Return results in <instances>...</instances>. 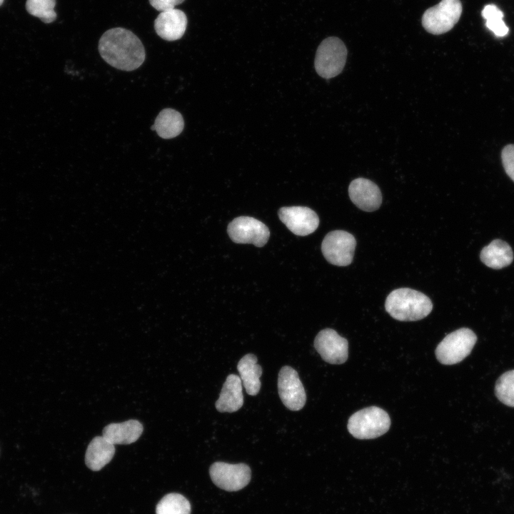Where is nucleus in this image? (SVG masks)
<instances>
[{"label":"nucleus","mask_w":514,"mask_h":514,"mask_svg":"<svg viewBox=\"0 0 514 514\" xmlns=\"http://www.w3.org/2000/svg\"><path fill=\"white\" fill-rule=\"evenodd\" d=\"M99 51L110 66L126 71L140 67L146 57L141 40L131 31L121 27L103 34L99 42Z\"/></svg>","instance_id":"1"},{"label":"nucleus","mask_w":514,"mask_h":514,"mask_svg":"<svg viewBox=\"0 0 514 514\" xmlns=\"http://www.w3.org/2000/svg\"><path fill=\"white\" fill-rule=\"evenodd\" d=\"M386 311L395 320L415 321L425 318L433 309L430 299L424 293L408 288L393 290L386 300Z\"/></svg>","instance_id":"2"},{"label":"nucleus","mask_w":514,"mask_h":514,"mask_svg":"<svg viewBox=\"0 0 514 514\" xmlns=\"http://www.w3.org/2000/svg\"><path fill=\"white\" fill-rule=\"evenodd\" d=\"M390 419L382 408L371 406L353 413L348 421L349 433L358 439H373L386 433Z\"/></svg>","instance_id":"3"},{"label":"nucleus","mask_w":514,"mask_h":514,"mask_svg":"<svg viewBox=\"0 0 514 514\" xmlns=\"http://www.w3.org/2000/svg\"><path fill=\"white\" fill-rule=\"evenodd\" d=\"M347 49L337 37L324 39L316 51L314 66L319 76L331 79L338 75L343 69L347 59Z\"/></svg>","instance_id":"4"},{"label":"nucleus","mask_w":514,"mask_h":514,"mask_svg":"<svg viewBox=\"0 0 514 514\" xmlns=\"http://www.w3.org/2000/svg\"><path fill=\"white\" fill-rule=\"evenodd\" d=\"M476 341L477 336L472 330L461 328L443 339L435 349V356L444 365L458 363L470 353Z\"/></svg>","instance_id":"5"},{"label":"nucleus","mask_w":514,"mask_h":514,"mask_svg":"<svg viewBox=\"0 0 514 514\" xmlns=\"http://www.w3.org/2000/svg\"><path fill=\"white\" fill-rule=\"evenodd\" d=\"M462 11V4L460 0H442L424 12L422 16V25L428 33L432 34L446 33L458 21Z\"/></svg>","instance_id":"6"},{"label":"nucleus","mask_w":514,"mask_h":514,"mask_svg":"<svg viewBox=\"0 0 514 514\" xmlns=\"http://www.w3.org/2000/svg\"><path fill=\"white\" fill-rule=\"evenodd\" d=\"M356 246L354 236L350 233L336 230L329 232L323 240L321 251L330 263L346 266L351 263Z\"/></svg>","instance_id":"7"},{"label":"nucleus","mask_w":514,"mask_h":514,"mask_svg":"<svg viewBox=\"0 0 514 514\" xmlns=\"http://www.w3.org/2000/svg\"><path fill=\"white\" fill-rule=\"evenodd\" d=\"M213 483L226 491H238L246 487L251 480V471L245 463L230 464L215 462L209 469Z\"/></svg>","instance_id":"8"},{"label":"nucleus","mask_w":514,"mask_h":514,"mask_svg":"<svg viewBox=\"0 0 514 514\" xmlns=\"http://www.w3.org/2000/svg\"><path fill=\"white\" fill-rule=\"evenodd\" d=\"M228 233L236 243H252L263 246L270 236L268 228L261 221L249 216L234 218L228 226Z\"/></svg>","instance_id":"9"},{"label":"nucleus","mask_w":514,"mask_h":514,"mask_svg":"<svg viewBox=\"0 0 514 514\" xmlns=\"http://www.w3.org/2000/svg\"><path fill=\"white\" fill-rule=\"evenodd\" d=\"M278 389L279 397L287 408L298 410L303 408L306 395L295 369L288 366L281 368L278 373Z\"/></svg>","instance_id":"10"},{"label":"nucleus","mask_w":514,"mask_h":514,"mask_svg":"<svg viewBox=\"0 0 514 514\" xmlns=\"http://www.w3.org/2000/svg\"><path fill=\"white\" fill-rule=\"evenodd\" d=\"M314 347L327 363L342 364L348 359V341L333 329L321 331L315 338Z\"/></svg>","instance_id":"11"},{"label":"nucleus","mask_w":514,"mask_h":514,"mask_svg":"<svg viewBox=\"0 0 514 514\" xmlns=\"http://www.w3.org/2000/svg\"><path fill=\"white\" fill-rule=\"evenodd\" d=\"M278 216L286 226L297 236L311 234L319 225L318 215L308 207H282L278 211Z\"/></svg>","instance_id":"12"},{"label":"nucleus","mask_w":514,"mask_h":514,"mask_svg":"<svg viewBox=\"0 0 514 514\" xmlns=\"http://www.w3.org/2000/svg\"><path fill=\"white\" fill-rule=\"evenodd\" d=\"M351 201L364 211H374L382 203V195L378 186L369 179L358 178L351 181L348 187Z\"/></svg>","instance_id":"13"},{"label":"nucleus","mask_w":514,"mask_h":514,"mask_svg":"<svg viewBox=\"0 0 514 514\" xmlns=\"http://www.w3.org/2000/svg\"><path fill=\"white\" fill-rule=\"evenodd\" d=\"M187 23L183 11L172 9L160 12L154 21V29L161 39L172 41L183 36Z\"/></svg>","instance_id":"14"},{"label":"nucleus","mask_w":514,"mask_h":514,"mask_svg":"<svg viewBox=\"0 0 514 514\" xmlns=\"http://www.w3.org/2000/svg\"><path fill=\"white\" fill-rule=\"evenodd\" d=\"M243 404L241 380L238 376L230 374L223 385L216 408L221 413H233L239 410Z\"/></svg>","instance_id":"15"},{"label":"nucleus","mask_w":514,"mask_h":514,"mask_svg":"<svg viewBox=\"0 0 514 514\" xmlns=\"http://www.w3.org/2000/svg\"><path fill=\"white\" fill-rule=\"evenodd\" d=\"M143 425L137 420L110 423L103 429V436L114 445H128L136 442L143 432Z\"/></svg>","instance_id":"16"},{"label":"nucleus","mask_w":514,"mask_h":514,"mask_svg":"<svg viewBox=\"0 0 514 514\" xmlns=\"http://www.w3.org/2000/svg\"><path fill=\"white\" fill-rule=\"evenodd\" d=\"M115 447L113 443L102 436L94 438L89 443L85 455L86 466L94 471L102 469L113 458Z\"/></svg>","instance_id":"17"},{"label":"nucleus","mask_w":514,"mask_h":514,"mask_svg":"<svg viewBox=\"0 0 514 514\" xmlns=\"http://www.w3.org/2000/svg\"><path fill=\"white\" fill-rule=\"evenodd\" d=\"M257 361L254 354L248 353L242 357L237 365L242 385L251 395H257L261 386L260 377L263 371L261 366L257 364Z\"/></svg>","instance_id":"18"},{"label":"nucleus","mask_w":514,"mask_h":514,"mask_svg":"<svg viewBox=\"0 0 514 514\" xmlns=\"http://www.w3.org/2000/svg\"><path fill=\"white\" fill-rule=\"evenodd\" d=\"M480 260L487 266L500 269L509 266L513 260L511 247L505 241L495 239L480 252Z\"/></svg>","instance_id":"19"},{"label":"nucleus","mask_w":514,"mask_h":514,"mask_svg":"<svg viewBox=\"0 0 514 514\" xmlns=\"http://www.w3.org/2000/svg\"><path fill=\"white\" fill-rule=\"evenodd\" d=\"M183 127L181 114L175 109L167 108L160 111L151 129L156 131L161 138L170 139L178 136Z\"/></svg>","instance_id":"20"},{"label":"nucleus","mask_w":514,"mask_h":514,"mask_svg":"<svg viewBox=\"0 0 514 514\" xmlns=\"http://www.w3.org/2000/svg\"><path fill=\"white\" fill-rule=\"evenodd\" d=\"M156 514H191V504L181 494L168 493L156 505Z\"/></svg>","instance_id":"21"},{"label":"nucleus","mask_w":514,"mask_h":514,"mask_svg":"<svg viewBox=\"0 0 514 514\" xmlns=\"http://www.w3.org/2000/svg\"><path fill=\"white\" fill-rule=\"evenodd\" d=\"M481 15L485 19L486 27L498 37L505 36L509 31L503 19V11L494 4L484 6Z\"/></svg>","instance_id":"22"},{"label":"nucleus","mask_w":514,"mask_h":514,"mask_svg":"<svg viewBox=\"0 0 514 514\" xmlns=\"http://www.w3.org/2000/svg\"><path fill=\"white\" fill-rule=\"evenodd\" d=\"M495 393L503 404L514 407V370L501 375L495 386Z\"/></svg>","instance_id":"23"},{"label":"nucleus","mask_w":514,"mask_h":514,"mask_svg":"<svg viewBox=\"0 0 514 514\" xmlns=\"http://www.w3.org/2000/svg\"><path fill=\"white\" fill-rule=\"evenodd\" d=\"M55 6L56 0H27L26 3L27 11L46 24L56 19Z\"/></svg>","instance_id":"24"},{"label":"nucleus","mask_w":514,"mask_h":514,"mask_svg":"<svg viewBox=\"0 0 514 514\" xmlns=\"http://www.w3.org/2000/svg\"><path fill=\"white\" fill-rule=\"evenodd\" d=\"M501 159L505 173L514 181V144H508L503 148Z\"/></svg>","instance_id":"25"},{"label":"nucleus","mask_w":514,"mask_h":514,"mask_svg":"<svg viewBox=\"0 0 514 514\" xmlns=\"http://www.w3.org/2000/svg\"><path fill=\"white\" fill-rule=\"evenodd\" d=\"M184 0H149L150 4L157 11H163L175 9V6L183 3Z\"/></svg>","instance_id":"26"},{"label":"nucleus","mask_w":514,"mask_h":514,"mask_svg":"<svg viewBox=\"0 0 514 514\" xmlns=\"http://www.w3.org/2000/svg\"><path fill=\"white\" fill-rule=\"evenodd\" d=\"M3 2H4V0H0V6L2 4Z\"/></svg>","instance_id":"27"}]
</instances>
